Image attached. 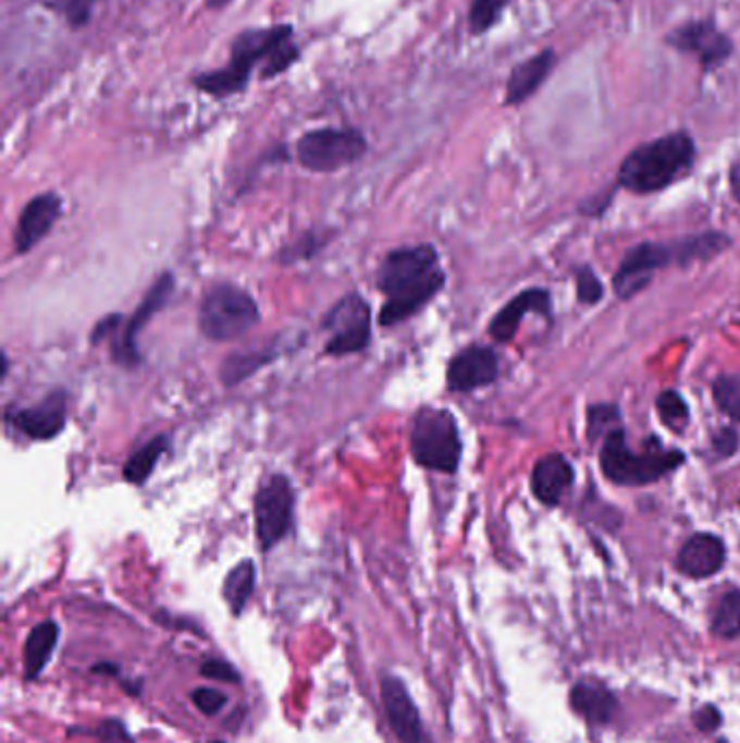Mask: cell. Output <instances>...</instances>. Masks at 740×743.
I'll return each instance as SVG.
<instances>
[{
  "label": "cell",
  "instance_id": "cell-34",
  "mask_svg": "<svg viewBox=\"0 0 740 743\" xmlns=\"http://www.w3.org/2000/svg\"><path fill=\"white\" fill-rule=\"evenodd\" d=\"M619 419V409L613 404H597L589 411V435L593 437L595 430L604 428L606 424H615Z\"/></svg>",
  "mask_w": 740,
  "mask_h": 743
},
{
  "label": "cell",
  "instance_id": "cell-12",
  "mask_svg": "<svg viewBox=\"0 0 740 743\" xmlns=\"http://www.w3.org/2000/svg\"><path fill=\"white\" fill-rule=\"evenodd\" d=\"M667 41L680 52L695 54L706 70L721 65L735 50L732 39L708 20H695L678 26Z\"/></svg>",
  "mask_w": 740,
  "mask_h": 743
},
{
  "label": "cell",
  "instance_id": "cell-37",
  "mask_svg": "<svg viewBox=\"0 0 740 743\" xmlns=\"http://www.w3.org/2000/svg\"><path fill=\"white\" fill-rule=\"evenodd\" d=\"M730 190H732V196L740 203V159L730 170Z\"/></svg>",
  "mask_w": 740,
  "mask_h": 743
},
{
  "label": "cell",
  "instance_id": "cell-36",
  "mask_svg": "<svg viewBox=\"0 0 740 743\" xmlns=\"http://www.w3.org/2000/svg\"><path fill=\"white\" fill-rule=\"evenodd\" d=\"M737 443H739V439H737L735 430H730V428L721 430V433L715 437V448H717V452H719L721 456L732 454V452L737 450Z\"/></svg>",
  "mask_w": 740,
  "mask_h": 743
},
{
  "label": "cell",
  "instance_id": "cell-11",
  "mask_svg": "<svg viewBox=\"0 0 740 743\" xmlns=\"http://www.w3.org/2000/svg\"><path fill=\"white\" fill-rule=\"evenodd\" d=\"M174 290V277L172 275H161L152 288L148 290V294L144 296V301L139 303V307L135 309V314L131 318H126L124 327L115 329V333L111 336V355L113 362L122 368H137L141 357H139V349H137V338L139 331L148 325V320L163 309V305L168 303L170 294Z\"/></svg>",
  "mask_w": 740,
  "mask_h": 743
},
{
  "label": "cell",
  "instance_id": "cell-19",
  "mask_svg": "<svg viewBox=\"0 0 740 743\" xmlns=\"http://www.w3.org/2000/svg\"><path fill=\"white\" fill-rule=\"evenodd\" d=\"M552 303H550V294L545 290H526L519 296H515L504 309H499L495 314V318L491 320L489 327V336L495 342H510L521 325V318L526 314H541V316H550Z\"/></svg>",
  "mask_w": 740,
  "mask_h": 743
},
{
  "label": "cell",
  "instance_id": "cell-15",
  "mask_svg": "<svg viewBox=\"0 0 740 743\" xmlns=\"http://www.w3.org/2000/svg\"><path fill=\"white\" fill-rule=\"evenodd\" d=\"M499 374L497 355L486 346H469L460 351L447 366L449 391H473L491 385Z\"/></svg>",
  "mask_w": 740,
  "mask_h": 743
},
{
  "label": "cell",
  "instance_id": "cell-24",
  "mask_svg": "<svg viewBox=\"0 0 740 743\" xmlns=\"http://www.w3.org/2000/svg\"><path fill=\"white\" fill-rule=\"evenodd\" d=\"M279 346H268V349H259V351H248V353H233L224 364H222V382L226 387H233L237 382H242L244 378L252 376L255 372L266 368L268 364H272L279 357Z\"/></svg>",
  "mask_w": 740,
  "mask_h": 743
},
{
  "label": "cell",
  "instance_id": "cell-33",
  "mask_svg": "<svg viewBox=\"0 0 740 743\" xmlns=\"http://www.w3.org/2000/svg\"><path fill=\"white\" fill-rule=\"evenodd\" d=\"M200 674L213 681H222V683H239V672L231 663L220 661V659H207L200 666Z\"/></svg>",
  "mask_w": 740,
  "mask_h": 743
},
{
  "label": "cell",
  "instance_id": "cell-18",
  "mask_svg": "<svg viewBox=\"0 0 740 743\" xmlns=\"http://www.w3.org/2000/svg\"><path fill=\"white\" fill-rule=\"evenodd\" d=\"M569 705L584 722H589L593 727L610 724L617 716V709H619L615 694L604 683L593 681V679L578 681L571 687Z\"/></svg>",
  "mask_w": 740,
  "mask_h": 743
},
{
  "label": "cell",
  "instance_id": "cell-3",
  "mask_svg": "<svg viewBox=\"0 0 740 743\" xmlns=\"http://www.w3.org/2000/svg\"><path fill=\"white\" fill-rule=\"evenodd\" d=\"M730 240L721 233H706L700 237L682 240L678 244H641L632 248L621 261L615 275V292L619 299L628 301L643 292L656 270L665 268L671 261L691 264L695 259H711L713 255L724 253Z\"/></svg>",
  "mask_w": 740,
  "mask_h": 743
},
{
  "label": "cell",
  "instance_id": "cell-26",
  "mask_svg": "<svg viewBox=\"0 0 740 743\" xmlns=\"http://www.w3.org/2000/svg\"><path fill=\"white\" fill-rule=\"evenodd\" d=\"M713 633L719 640H739L740 637V589H732L721 596L713 622Z\"/></svg>",
  "mask_w": 740,
  "mask_h": 743
},
{
  "label": "cell",
  "instance_id": "cell-6",
  "mask_svg": "<svg viewBox=\"0 0 740 743\" xmlns=\"http://www.w3.org/2000/svg\"><path fill=\"white\" fill-rule=\"evenodd\" d=\"M261 320L255 299L231 285L211 288L198 309V329L211 342H231L250 333Z\"/></svg>",
  "mask_w": 740,
  "mask_h": 743
},
{
  "label": "cell",
  "instance_id": "cell-22",
  "mask_svg": "<svg viewBox=\"0 0 740 743\" xmlns=\"http://www.w3.org/2000/svg\"><path fill=\"white\" fill-rule=\"evenodd\" d=\"M59 642V624L46 620L37 624L24 642V679L35 681L50 663V657Z\"/></svg>",
  "mask_w": 740,
  "mask_h": 743
},
{
  "label": "cell",
  "instance_id": "cell-5",
  "mask_svg": "<svg viewBox=\"0 0 740 743\" xmlns=\"http://www.w3.org/2000/svg\"><path fill=\"white\" fill-rule=\"evenodd\" d=\"M410 454L419 467L454 474L462 454L460 433L454 415L445 409L421 406L410 428Z\"/></svg>",
  "mask_w": 740,
  "mask_h": 743
},
{
  "label": "cell",
  "instance_id": "cell-39",
  "mask_svg": "<svg viewBox=\"0 0 740 743\" xmlns=\"http://www.w3.org/2000/svg\"><path fill=\"white\" fill-rule=\"evenodd\" d=\"M211 743H224V742H211Z\"/></svg>",
  "mask_w": 740,
  "mask_h": 743
},
{
  "label": "cell",
  "instance_id": "cell-27",
  "mask_svg": "<svg viewBox=\"0 0 740 743\" xmlns=\"http://www.w3.org/2000/svg\"><path fill=\"white\" fill-rule=\"evenodd\" d=\"M713 395L728 417L740 422V376H721L713 385Z\"/></svg>",
  "mask_w": 740,
  "mask_h": 743
},
{
  "label": "cell",
  "instance_id": "cell-23",
  "mask_svg": "<svg viewBox=\"0 0 740 743\" xmlns=\"http://www.w3.org/2000/svg\"><path fill=\"white\" fill-rule=\"evenodd\" d=\"M255 583H257V568L250 559L239 561L224 578V600L231 607L233 616H242L252 592H255Z\"/></svg>",
  "mask_w": 740,
  "mask_h": 743
},
{
  "label": "cell",
  "instance_id": "cell-38",
  "mask_svg": "<svg viewBox=\"0 0 740 743\" xmlns=\"http://www.w3.org/2000/svg\"><path fill=\"white\" fill-rule=\"evenodd\" d=\"M229 2H231V0H207V4H209V7H215V9H218V7H224V4H229Z\"/></svg>",
  "mask_w": 740,
  "mask_h": 743
},
{
  "label": "cell",
  "instance_id": "cell-17",
  "mask_svg": "<svg viewBox=\"0 0 740 743\" xmlns=\"http://www.w3.org/2000/svg\"><path fill=\"white\" fill-rule=\"evenodd\" d=\"M726 565V544L711 535L698 533L684 541L678 555V570L689 578H711Z\"/></svg>",
  "mask_w": 740,
  "mask_h": 743
},
{
  "label": "cell",
  "instance_id": "cell-25",
  "mask_svg": "<svg viewBox=\"0 0 740 743\" xmlns=\"http://www.w3.org/2000/svg\"><path fill=\"white\" fill-rule=\"evenodd\" d=\"M168 446H170L168 435H159L150 439L146 446H141L137 452H133L124 465V480L131 485H144L152 474L155 465L159 463V459L165 454Z\"/></svg>",
  "mask_w": 740,
  "mask_h": 743
},
{
  "label": "cell",
  "instance_id": "cell-14",
  "mask_svg": "<svg viewBox=\"0 0 740 743\" xmlns=\"http://www.w3.org/2000/svg\"><path fill=\"white\" fill-rule=\"evenodd\" d=\"M380 701L384 707L386 722L399 743L423 742V729H421V716L406 690V685L393 677L382 674L380 677Z\"/></svg>",
  "mask_w": 740,
  "mask_h": 743
},
{
  "label": "cell",
  "instance_id": "cell-29",
  "mask_svg": "<svg viewBox=\"0 0 740 743\" xmlns=\"http://www.w3.org/2000/svg\"><path fill=\"white\" fill-rule=\"evenodd\" d=\"M506 4H508V0H473L471 9H469L471 33H476V35L486 33L499 20Z\"/></svg>",
  "mask_w": 740,
  "mask_h": 743
},
{
  "label": "cell",
  "instance_id": "cell-21",
  "mask_svg": "<svg viewBox=\"0 0 740 743\" xmlns=\"http://www.w3.org/2000/svg\"><path fill=\"white\" fill-rule=\"evenodd\" d=\"M554 65H556V54L552 48H545L539 54L519 63L510 72V78L506 85V98H504L506 105H521L523 100H528L545 83Z\"/></svg>",
  "mask_w": 740,
  "mask_h": 743
},
{
  "label": "cell",
  "instance_id": "cell-16",
  "mask_svg": "<svg viewBox=\"0 0 740 743\" xmlns=\"http://www.w3.org/2000/svg\"><path fill=\"white\" fill-rule=\"evenodd\" d=\"M61 216V198L52 192L39 194L26 203L15 227V253L26 255L33 251L57 224Z\"/></svg>",
  "mask_w": 740,
  "mask_h": 743
},
{
  "label": "cell",
  "instance_id": "cell-2",
  "mask_svg": "<svg viewBox=\"0 0 740 743\" xmlns=\"http://www.w3.org/2000/svg\"><path fill=\"white\" fill-rule=\"evenodd\" d=\"M695 161V142L678 131L634 148L619 168V185L634 194H652L682 179Z\"/></svg>",
  "mask_w": 740,
  "mask_h": 743
},
{
  "label": "cell",
  "instance_id": "cell-28",
  "mask_svg": "<svg viewBox=\"0 0 740 743\" xmlns=\"http://www.w3.org/2000/svg\"><path fill=\"white\" fill-rule=\"evenodd\" d=\"M656 406H658V415L661 419L674 428V430H682L689 422V406L687 402L682 400L680 393L676 391H663L656 400Z\"/></svg>",
  "mask_w": 740,
  "mask_h": 743
},
{
  "label": "cell",
  "instance_id": "cell-8",
  "mask_svg": "<svg viewBox=\"0 0 740 743\" xmlns=\"http://www.w3.org/2000/svg\"><path fill=\"white\" fill-rule=\"evenodd\" d=\"M296 494L287 476L272 474L255 496V528L263 552L279 546L294 528Z\"/></svg>",
  "mask_w": 740,
  "mask_h": 743
},
{
  "label": "cell",
  "instance_id": "cell-30",
  "mask_svg": "<svg viewBox=\"0 0 740 743\" xmlns=\"http://www.w3.org/2000/svg\"><path fill=\"white\" fill-rule=\"evenodd\" d=\"M87 733L102 743H135L133 735L128 733V729L120 720H104L96 729L85 731V735Z\"/></svg>",
  "mask_w": 740,
  "mask_h": 743
},
{
  "label": "cell",
  "instance_id": "cell-9",
  "mask_svg": "<svg viewBox=\"0 0 740 743\" xmlns=\"http://www.w3.org/2000/svg\"><path fill=\"white\" fill-rule=\"evenodd\" d=\"M368 150V142L353 129H320L307 133L296 148L303 168L313 172H337L359 161Z\"/></svg>",
  "mask_w": 740,
  "mask_h": 743
},
{
  "label": "cell",
  "instance_id": "cell-1",
  "mask_svg": "<svg viewBox=\"0 0 740 743\" xmlns=\"http://www.w3.org/2000/svg\"><path fill=\"white\" fill-rule=\"evenodd\" d=\"M445 285L439 253L430 244L391 251L378 270V290L384 305L378 314L380 327H395L421 312Z\"/></svg>",
  "mask_w": 740,
  "mask_h": 743
},
{
  "label": "cell",
  "instance_id": "cell-31",
  "mask_svg": "<svg viewBox=\"0 0 740 743\" xmlns=\"http://www.w3.org/2000/svg\"><path fill=\"white\" fill-rule=\"evenodd\" d=\"M192 703L196 705V709L202 716H218L224 705H226V696L220 694L218 690H209V687H198L192 692Z\"/></svg>",
  "mask_w": 740,
  "mask_h": 743
},
{
  "label": "cell",
  "instance_id": "cell-32",
  "mask_svg": "<svg viewBox=\"0 0 740 743\" xmlns=\"http://www.w3.org/2000/svg\"><path fill=\"white\" fill-rule=\"evenodd\" d=\"M604 294L602 281L593 275V270L582 268L578 270V299L584 305H595Z\"/></svg>",
  "mask_w": 740,
  "mask_h": 743
},
{
  "label": "cell",
  "instance_id": "cell-4",
  "mask_svg": "<svg viewBox=\"0 0 740 743\" xmlns=\"http://www.w3.org/2000/svg\"><path fill=\"white\" fill-rule=\"evenodd\" d=\"M684 454L680 450H667L661 441L648 439L643 452H632L626 443L624 428L615 426L602 446L600 463L610 483L639 487L661 480L665 474L674 472L684 463Z\"/></svg>",
  "mask_w": 740,
  "mask_h": 743
},
{
  "label": "cell",
  "instance_id": "cell-7",
  "mask_svg": "<svg viewBox=\"0 0 740 743\" xmlns=\"http://www.w3.org/2000/svg\"><path fill=\"white\" fill-rule=\"evenodd\" d=\"M292 41V28L289 26H274V28H259V31H246L237 37L233 44V59L226 70L205 74L196 78V85L202 92H209L213 96H229L237 89H242L255 68L257 61L270 57Z\"/></svg>",
  "mask_w": 740,
  "mask_h": 743
},
{
  "label": "cell",
  "instance_id": "cell-20",
  "mask_svg": "<svg viewBox=\"0 0 740 743\" xmlns=\"http://www.w3.org/2000/svg\"><path fill=\"white\" fill-rule=\"evenodd\" d=\"M530 483H532L534 496L543 504L556 507L574 483V467L563 454L543 456L541 461H536Z\"/></svg>",
  "mask_w": 740,
  "mask_h": 743
},
{
  "label": "cell",
  "instance_id": "cell-10",
  "mask_svg": "<svg viewBox=\"0 0 740 743\" xmlns=\"http://www.w3.org/2000/svg\"><path fill=\"white\" fill-rule=\"evenodd\" d=\"M329 342L324 355L344 357L361 353L370 346L371 309L368 301L359 294L344 296L324 318Z\"/></svg>",
  "mask_w": 740,
  "mask_h": 743
},
{
  "label": "cell",
  "instance_id": "cell-35",
  "mask_svg": "<svg viewBox=\"0 0 740 743\" xmlns=\"http://www.w3.org/2000/svg\"><path fill=\"white\" fill-rule=\"evenodd\" d=\"M693 722H695V727H698L702 733H713V731H717V729L721 727L724 718H721V714L717 711V707L706 705V707H702V709L695 711Z\"/></svg>",
  "mask_w": 740,
  "mask_h": 743
},
{
  "label": "cell",
  "instance_id": "cell-13",
  "mask_svg": "<svg viewBox=\"0 0 740 743\" xmlns=\"http://www.w3.org/2000/svg\"><path fill=\"white\" fill-rule=\"evenodd\" d=\"M7 422L15 426L28 439H35V441L54 439L65 428V422H67L65 391L57 389L28 409L7 411Z\"/></svg>",
  "mask_w": 740,
  "mask_h": 743
}]
</instances>
